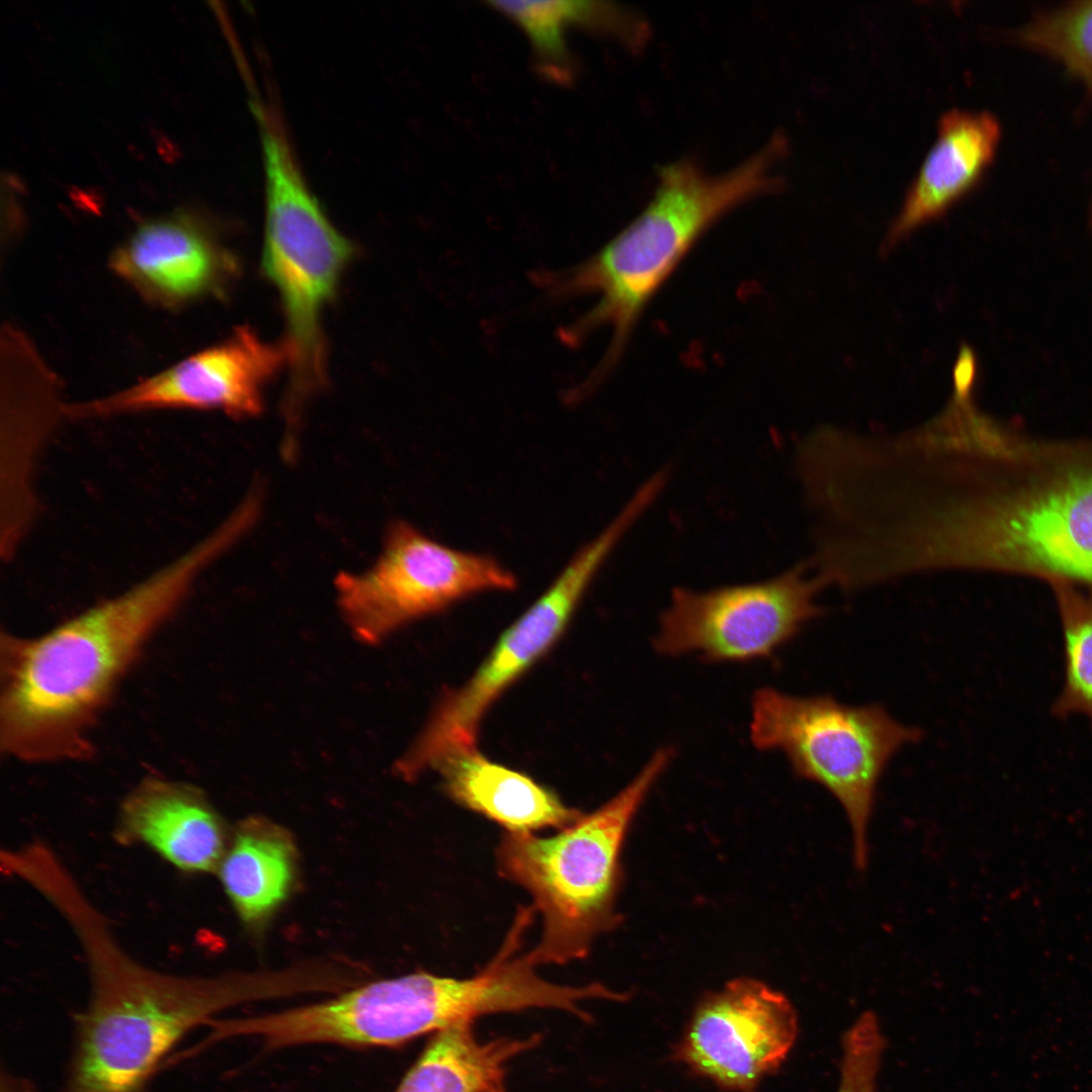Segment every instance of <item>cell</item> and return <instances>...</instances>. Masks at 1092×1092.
Here are the masks:
<instances>
[{"label":"cell","mask_w":1092,"mask_h":1092,"mask_svg":"<svg viewBox=\"0 0 1092 1092\" xmlns=\"http://www.w3.org/2000/svg\"><path fill=\"white\" fill-rule=\"evenodd\" d=\"M215 557L203 540L38 637H2V750L31 762L88 756L90 730L120 679Z\"/></svg>","instance_id":"cell-1"},{"label":"cell","mask_w":1092,"mask_h":1092,"mask_svg":"<svg viewBox=\"0 0 1092 1092\" xmlns=\"http://www.w3.org/2000/svg\"><path fill=\"white\" fill-rule=\"evenodd\" d=\"M89 992L60 1092H150L180 1042L232 1007L272 996L266 974L177 975L138 962L102 912L72 925Z\"/></svg>","instance_id":"cell-2"},{"label":"cell","mask_w":1092,"mask_h":1092,"mask_svg":"<svg viewBox=\"0 0 1092 1092\" xmlns=\"http://www.w3.org/2000/svg\"><path fill=\"white\" fill-rule=\"evenodd\" d=\"M785 147L774 135L743 163L717 175L690 160L661 167L652 198L629 224L589 257L543 276L552 299L596 298L562 330V340L574 345L598 330L610 332L587 385L598 387L615 368L642 311L700 238L730 210L779 187L775 168Z\"/></svg>","instance_id":"cell-3"},{"label":"cell","mask_w":1092,"mask_h":1092,"mask_svg":"<svg viewBox=\"0 0 1092 1092\" xmlns=\"http://www.w3.org/2000/svg\"><path fill=\"white\" fill-rule=\"evenodd\" d=\"M523 943L520 932L508 931L491 960L468 978L416 972L286 1009L282 1036L291 1046L397 1048L487 1014L559 1009L564 987L539 976Z\"/></svg>","instance_id":"cell-4"},{"label":"cell","mask_w":1092,"mask_h":1092,"mask_svg":"<svg viewBox=\"0 0 1092 1092\" xmlns=\"http://www.w3.org/2000/svg\"><path fill=\"white\" fill-rule=\"evenodd\" d=\"M672 758L657 750L612 799L558 832H506L496 848L499 876L523 888L542 919L530 957L537 966L584 959L618 922L620 856L628 829Z\"/></svg>","instance_id":"cell-5"},{"label":"cell","mask_w":1092,"mask_h":1092,"mask_svg":"<svg viewBox=\"0 0 1092 1092\" xmlns=\"http://www.w3.org/2000/svg\"><path fill=\"white\" fill-rule=\"evenodd\" d=\"M257 124L265 189L262 268L283 305L290 395L301 400L321 381V315L355 250L308 187L281 117L265 114Z\"/></svg>","instance_id":"cell-6"},{"label":"cell","mask_w":1092,"mask_h":1092,"mask_svg":"<svg viewBox=\"0 0 1092 1092\" xmlns=\"http://www.w3.org/2000/svg\"><path fill=\"white\" fill-rule=\"evenodd\" d=\"M749 737L782 752L797 776L826 789L842 807L858 871L868 864V828L881 777L893 756L921 738L881 705L851 706L829 696H794L772 688L751 701Z\"/></svg>","instance_id":"cell-7"},{"label":"cell","mask_w":1092,"mask_h":1092,"mask_svg":"<svg viewBox=\"0 0 1092 1092\" xmlns=\"http://www.w3.org/2000/svg\"><path fill=\"white\" fill-rule=\"evenodd\" d=\"M1030 452L1036 471L1027 473L1014 449L990 482L975 530L977 566L1092 583V460Z\"/></svg>","instance_id":"cell-8"},{"label":"cell","mask_w":1092,"mask_h":1092,"mask_svg":"<svg viewBox=\"0 0 1092 1092\" xmlns=\"http://www.w3.org/2000/svg\"><path fill=\"white\" fill-rule=\"evenodd\" d=\"M621 540L618 528L606 526L581 546L543 594L503 633L471 678L441 700L399 760L406 776L417 778L451 753L476 748L479 725L489 706L558 639Z\"/></svg>","instance_id":"cell-9"},{"label":"cell","mask_w":1092,"mask_h":1092,"mask_svg":"<svg viewBox=\"0 0 1092 1092\" xmlns=\"http://www.w3.org/2000/svg\"><path fill=\"white\" fill-rule=\"evenodd\" d=\"M496 558L445 545L403 521L391 525L368 569L340 573V611L352 632L374 643L403 625L470 597L517 587Z\"/></svg>","instance_id":"cell-10"},{"label":"cell","mask_w":1092,"mask_h":1092,"mask_svg":"<svg viewBox=\"0 0 1092 1092\" xmlns=\"http://www.w3.org/2000/svg\"><path fill=\"white\" fill-rule=\"evenodd\" d=\"M825 589L803 560L769 579L711 589L671 592L653 639L666 656L697 654L711 661L766 657L823 613Z\"/></svg>","instance_id":"cell-11"},{"label":"cell","mask_w":1092,"mask_h":1092,"mask_svg":"<svg viewBox=\"0 0 1092 1092\" xmlns=\"http://www.w3.org/2000/svg\"><path fill=\"white\" fill-rule=\"evenodd\" d=\"M797 1034V1013L786 995L738 978L699 1003L675 1056L722 1088L750 1092L782 1065Z\"/></svg>","instance_id":"cell-12"},{"label":"cell","mask_w":1092,"mask_h":1092,"mask_svg":"<svg viewBox=\"0 0 1092 1092\" xmlns=\"http://www.w3.org/2000/svg\"><path fill=\"white\" fill-rule=\"evenodd\" d=\"M288 359L286 346L249 327L163 371L106 396L67 404L72 418L110 417L150 410H216L250 418L263 410L267 384Z\"/></svg>","instance_id":"cell-13"},{"label":"cell","mask_w":1092,"mask_h":1092,"mask_svg":"<svg viewBox=\"0 0 1092 1092\" xmlns=\"http://www.w3.org/2000/svg\"><path fill=\"white\" fill-rule=\"evenodd\" d=\"M111 267L146 299L177 307L219 292L235 266L210 228L179 210L140 224L113 253Z\"/></svg>","instance_id":"cell-14"},{"label":"cell","mask_w":1092,"mask_h":1092,"mask_svg":"<svg viewBox=\"0 0 1092 1092\" xmlns=\"http://www.w3.org/2000/svg\"><path fill=\"white\" fill-rule=\"evenodd\" d=\"M222 819L196 787L158 777L122 801L114 837L143 845L188 874L216 873L229 839Z\"/></svg>","instance_id":"cell-15"},{"label":"cell","mask_w":1092,"mask_h":1092,"mask_svg":"<svg viewBox=\"0 0 1092 1092\" xmlns=\"http://www.w3.org/2000/svg\"><path fill=\"white\" fill-rule=\"evenodd\" d=\"M4 335L7 469L2 519L24 526L35 512L31 468L56 420L65 415V404L59 400L56 379L31 344L15 330L7 329Z\"/></svg>","instance_id":"cell-16"},{"label":"cell","mask_w":1092,"mask_h":1092,"mask_svg":"<svg viewBox=\"0 0 1092 1092\" xmlns=\"http://www.w3.org/2000/svg\"><path fill=\"white\" fill-rule=\"evenodd\" d=\"M1000 138L995 118L953 109L939 120L937 136L891 225L883 251L939 217L967 194L992 162Z\"/></svg>","instance_id":"cell-17"},{"label":"cell","mask_w":1092,"mask_h":1092,"mask_svg":"<svg viewBox=\"0 0 1092 1092\" xmlns=\"http://www.w3.org/2000/svg\"><path fill=\"white\" fill-rule=\"evenodd\" d=\"M445 792L506 832L564 828L582 814L531 778L490 761L476 748L445 756L435 767Z\"/></svg>","instance_id":"cell-18"},{"label":"cell","mask_w":1092,"mask_h":1092,"mask_svg":"<svg viewBox=\"0 0 1092 1092\" xmlns=\"http://www.w3.org/2000/svg\"><path fill=\"white\" fill-rule=\"evenodd\" d=\"M216 874L241 921L258 928L281 906L294 883L296 849L291 835L263 817L243 820Z\"/></svg>","instance_id":"cell-19"},{"label":"cell","mask_w":1092,"mask_h":1092,"mask_svg":"<svg viewBox=\"0 0 1092 1092\" xmlns=\"http://www.w3.org/2000/svg\"><path fill=\"white\" fill-rule=\"evenodd\" d=\"M473 1023L432 1034L394 1092H486L504 1081L508 1063L540 1042V1034L480 1041Z\"/></svg>","instance_id":"cell-20"},{"label":"cell","mask_w":1092,"mask_h":1092,"mask_svg":"<svg viewBox=\"0 0 1092 1092\" xmlns=\"http://www.w3.org/2000/svg\"><path fill=\"white\" fill-rule=\"evenodd\" d=\"M527 32L536 50L553 64L565 60L563 33L568 23L580 22L611 32L626 46L637 39L641 18L615 5L589 1H494Z\"/></svg>","instance_id":"cell-21"},{"label":"cell","mask_w":1092,"mask_h":1092,"mask_svg":"<svg viewBox=\"0 0 1092 1092\" xmlns=\"http://www.w3.org/2000/svg\"><path fill=\"white\" fill-rule=\"evenodd\" d=\"M1052 582L1065 650V682L1058 711L1082 714L1092 727V595L1076 590L1069 581Z\"/></svg>","instance_id":"cell-22"},{"label":"cell","mask_w":1092,"mask_h":1092,"mask_svg":"<svg viewBox=\"0 0 1092 1092\" xmlns=\"http://www.w3.org/2000/svg\"><path fill=\"white\" fill-rule=\"evenodd\" d=\"M1019 39L1057 60L1092 88V1L1071 3L1035 17L1020 30Z\"/></svg>","instance_id":"cell-23"},{"label":"cell","mask_w":1092,"mask_h":1092,"mask_svg":"<svg viewBox=\"0 0 1092 1092\" xmlns=\"http://www.w3.org/2000/svg\"><path fill=\"white\" fill-rule=\"evenodd\" d=\"M886 1038L873 1011H863L841 1037L837 1092H877Z\"/></svg>","instance_id":"cell-24"},{"label":"cell","mask_w":1092,"mask_h":1092,"mask_svg":"<svg viewBox=\"0 0 1092 1092\" xmlns=\"http://www.w3.org/2000/svg\"><path fill=\"white\" fill-rule=\"evenodd\" d=\"M977 373V361L973 351L969 347L960 350L953 366L952 383L953 393L967 395L973 393Z\"/></svg>","instance_id":"cell-25"},{"label":"cell","mask_w":1092,"mask_h":1092,"mask_svg":"<svg viewBox=\"0 0 1092 1092\" xmlns=\"http://www.w3.org/2000/svg\"><path fill=\"white\" fill-rule=\"evenodd\" d=\"M0 1092H39L37 1087L24 1076L2 1067Z\"/></svg>","instance_id":"cell-26"},{"label":"cell","mask_w":1092,"mask_h":1092,"mask_svg":"<svg viewBox=\"0 0 1092 1092\" xmlns=\"http://www.w3.org/2000/svg\"><path fill=\"white\" fill-rule=\"evenodd\" d=\"M486 1092H507L506 1088L504 1086V1081L495 1084L494 1086L489 1088Z\"/></svg>","instance_id":"cell-27"}]
</instances>
